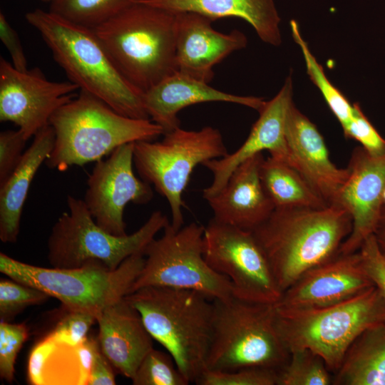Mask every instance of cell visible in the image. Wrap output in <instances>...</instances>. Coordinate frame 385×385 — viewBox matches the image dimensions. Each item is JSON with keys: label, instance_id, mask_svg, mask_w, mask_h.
<instances>
[{"label": "cell", "instance_id": "ac0fdd59", "mask_svg": "<svg viewBox=\"0 0 385 385\" xmlns=\"http://www.w3.org/2000/svg\"><path fill=\"white\" fill-rule=\"evenodd\" d=\"M177 72L209 83L213 68L234 51L245 48L246 36L235 29L221 33L213 21L191 11L175 13Z\"/></svg>", "mask_w": 385, "mask_h": 385}, {"label": "cell", "instance_id": "d6986e66", "mask_svg": "<svg viewBox=\"0 0 385 385\" xmlns=\"http://www.w3.org/2000/svg\"><path fill=\"white\" fill-rule=\"evenodd\" d=\"M286 139L289 150L287 163L328 204L334 203L349 176V169L339 168L332 162L317 126L294 103L287 115Z\"/></svg>", "mask_w": 385, "mask_h": 385}, {"label": "cell", "instance_id": "7a4b0ae2", "mask_svg": "<svg viewBox=\"0 0 385 385\" xmlns=\"http://www.w3.org/2000/svg\"><path fill=\"white\" fill-rule=\"evenodd\" d=\"M26 20L41 35L70 81L125 116L150 119L143 93L118 71L93 30L51 11L36 9Z\"/></svg>", "mask_w": 385, "mask_h": 385}, {"label": "cell", "instance_id": "e575fe53", "mask_svg": "<svg viewBox=\"0 0 385 385\" xmlns=\"http://www.w3.org/2000/svg\"><path fill=\"white\" fill-rule=\"evenodd\" d=\"M95 322H97L96 317L92 314L63 308V314L45 337L57 342L77 344L88 337Z\"/></svg>", "mask_w": 385, "mask_h": 385}, {"label": "cell", "instance_id": "d590c367", "mask_svg": "<svg viewBox=\"0 0 385 385\" xmlns=\"http://www.w3.org/2000/svg\"><path fill=\"white\" fill-rule=\"evenodd\" d=\"M353 115L349 123L342 128L346 138L358 141L372 155L385 154V139L378 133L363 113L358 103H353Z\"/></svg>", "mask_w": 385, "mask_h": 385}, {"label": "cell", "instance_id": "e0dca14e", "mask_svg": "<svg viewBox=\"0 0 385 385\" xmlns=\"http://www.w3.org/2000/svg\"><path fill=\"white\" fill-rule=\"evenodd\" d=\"M292 95V79L289 75L277 95L266 101L259 111V118L243 144L234 153L202 165L212 174V183L202 190L204 199L215 195L242 163L263 150H268L270 157L287 163L286 124L289 111L294 103Z\"/></svg>", "mask_w": 385, "mask_h": 385}, {"label": "cell", "instance_id": "f35d334b", "mask_svg": "<svg viewBox=\"0 0 385 385\" xmlns=\"http://www.w3.org/2000/svg\"><path fill=\"white\" fill-rule=\"evenodd\" d=\"M0 39L9 53L14 68L22 71L28 70L20 38L2 11L0 13Z\"/></svg>", "mask_w": 385, "mask_h": 385}, {"label": "cell", "instance_id": "60d3db41", "mask_svg": "<svg viewBox=\"0 0 385 385\" xmlns=\"http://www.w3.org/2000/svg\"><path fill=\"white\" fill-rule=\"evenodd\" d=\"M374 235L381 252L385 255V204L383 205L381 215Z\"/></svg>", "mask_w": 385, "mask_h": 385}, {"label": "cell", "instance_id": "f546056e", "mask_svg": "<svg viewBox=\"0 0 385 385\" xmlns=\"http://www.w3.org/2000/svg\"><path fill=\"white\" fill-rule=\"evenodd\" d=\"M332 381L323 359L309 349L290 351L288 361L278 371L277 385H329Z\"/></svg>", "mask_w": 385, "mask_h": 385}, {"label": "cell", "instance_id": "3957f363", "mask_svg": "<svg viewBox=\"0 0 385 385\" xmlns=\"http://www.w3.org/2000/svg\"><path fill=\"white\" fill-rule=\"evenodd\" d=\"M92 29L118 71L143 94L177 72L175 13L139 1Z\"/></svg>", "mask_w": 385, "mask_h": 385}, {"label": "cell", "instance_id": "4dcf8cb0", "mask_svg": "<svg viewBox=\"0 0 385 385\" xmlns=\"http://www.w3.org/2000/svg\"><path fill=\"white\" fill-rule=\"evenodd\" d=\"M133 385H188L173 358L153 348L143 359L133 378Z\"/></svg>", "mask_w": 385, "mask_h": 385}, {"label": "cell", "instance_id": "8d00e7d4", "mask_svg": "<svg viewBox=\"0 0 385 385\" xmlns=\"http://www.w3.org/2000/svg\"><path fill=\"white\" fill-rule=\"evenodd\" d=\"M27 140L18 130H6L0 133V186L9 179L20 163Z\"/></svg>", "mask_w": 385, "mask_h": 385}, {"label": "cell", "instance_id": "d4e9b609", "mask_svg": "<svg viewBox=\"0 0 385 385\" xmlns=\"http://www.w3.org/2000/svg\"><path fill=\"white\" fill-rule=\"evenodd\" d=\"M144 3L173 13L191 11L213 21L235 17L247 22L265 43L278 46L282 43L281 18L275 0H142Z\"/></svg>", "mask_w": 385, "mask_h": 385}, {"label": "cell", "instance_id": "5b68a950", "mask_svg": "<svg viewBox=\"0 0 385 385\" xmlns=\"http://www.w3.org/2000/svg\"><path fill=\"white\" fill-rule=\"evenodd\" d=\"M49 125L55 141L45 164L58 171L97 162L122 145L154 140L165 133L150 119L121 115L81 90L52 115Z\"/></svg>", "mask_w": 385, "mask_h": 385}, {"label": "cell", "instance_id": "d6a6232c", "mask_svg": "<svg viewBox=\"0 0 385 385\" xmlns=\"http://www.w3.org/2000/svg\"><path fill=\"white\" fill-rule=\"evenodd\" d=\"M278 370L262 366L232 371L205 369L195 384L198 385H277Z\"/></svg>", "mask_w": 385, "mask_h": 385}, {"label": "cell", "instance_id": "b9f144b4", "mask_svg": "<svg viewBox=\"0 0 385 385\" xmlns=\"http://www.w3.org/2000/svg\"><path fill=\"white\" fill-rule=\"evenodd\" d=\"M41 1H44V2H49L51 4L53 0H41Z\"/></svg>", "mask_w": 385, "mask_h": 385}, {"label": "cell", "instance_id": "ffe728a7", "mask_svg": "<svg viewBox=\"0 0 385 385\" xmlns=\"http://www.w3.org/2000/svg\"><path fill=\"white\" fill-rule=\"evenodd\" d=\"M262 153L242 163L226 184L207 198L213 220L242 230L253 231L274 210L260 175Z\"/></svg>", "mask_w": 385, "mask_h": 385}, {"label": "cell", "instance_id": "83f0119b", "mask_svg": "<svg viewBox=\"0 0 385 385\" xmlns=\"http://www.w3.org/2000/svg\"><path fill=\"white\" fill-rule=\"evenodd\" d=\"M142 0H53L51 12L75 24L94 29Z\"/></svg>", "mask_w": 385, "mask_h": 385}, {"label": "cell", "instance_id": "ab89813d", "mask_svg": "<svg viewBox=\"0 0 385 385\" xmlns=\"http://www.w3.org/2000/svg\"><path fill=\"white\" fill-rule=\"evenodd\" d=\"M114 368L99 347L95 352L89 373L88 385H114Z\"/></svg>", "mask_w": 385, "mask_h": 385}, {"label": "cell", "instance_id": "4316f807", "mask_svg": "<svg viewBox=\"0 0 385 385\" xmlns=\"http://www.w3.org/2000/svg\"><path fill=\"white\" fill-rule=\"evenodd\" d=\"M263 188L275 209L324 207L328 204L288 163L269 157L260 170Z\"/></svg>", "mask_w": 385, "mask_h": 385}, {"label": "cell", "instance_id": "1f68e13d", "mask_svg": "<svg viewBox=\"0 0 385 385\" xmlns=\"http://www.w3.org/2000/svg\"><path fill=\"white\" fill-rule=\"evenodd\" d=\"M46 292L9 277L0 280V319L11 322L29 306L46 302Z\"/></svg>", "mask_w": 385, "mask_h": 385}, {"label": "cell", "instance_id": "4fadbf2b", "mask_svg": "<svg viewBox=\"0 0 385 385\" xmlns=\"http://www.w3.org/2000/svg\"><path fill=\"white\" fill-rule=\"evenodd\" d=\"M78 89L70 81H49L38 68L19 71L0 58V120L15 124L27 140L49 125Z\"/></svg>", "mask_w": 385, "mask_h": 385}, {"label": "cell", "instance_id": "7c38bea8", "mask_svg": "<svg viewBox=\"0 0 385 385\" xmlns=\"http://www.w3.org/2000/svg\"><path fill=\"white\" fill-rule=\"evenodd\" d=\"M203 255L213 270L229 279L233 297L266 304L280 299L282 292L252 231L212 219L205 227Z\"/></svg>", "mask_w": 385, "mask_h": 385}, {"label": "cell", "instance_id": "8992f818", "mask_svg": "<svg viewBox=\"0 0 385 385\" xmlns=\"http://www.w3.org/2000/svg\"><path fill=\"white\" fill-rule=\"evenodd\" d=\"M276 309L277 332L289 352L309 349L333 374L354 341L366 329L385 322V297L375 285L326 307Z\"/></svg>", "mask_w": 385, "mask_h": 385}, {"label": "cell", "instance_id": "484cf974", "mask_svg": "<svg viewBox=\"0 0 385 385\" xmlns=\"http://www.w3.org/2000/svg\"><path fill=\"white\" fill-rule=\"evenodd\" d=\"M334 374V385H385V322L354 341Z\"/></svg>", "mask_w": 385, "mask_h": 385}, {"label": "cell", "instance_id": "7402d4cb", "mask_svg": "<svg viewBox=\"0 0 385 385\" xmlns=\"http://www.w3.org/2000/svg\"><path fill=\"white\" fill-rule=\"evenodd\" d=\"M96 320L101 351L117 372L131 379L153 348V339L139 312L124 297L106 307Z\"/></svg>", "mask_w": 385, "mask_h": 385}, {"label": "cell", "instance_id": "30bf717a", "mask_svg": "<svg viewBox=\"0 0 385 385\" xmlns=\"http://www.w3.org/2000/svg\"><path fill=\"white\" fill-rule=\"evenodd\" d=\"M228 154L221 133L205 126L198 130L178 127L163 135L160 141L134 143L133 163L141 178L167 200L171 211V225H183V193L200 164Z\"/></svg>", "mask_w": 385, "mask_h": 385}, {"label": "cell", "instance_id": "5bb4252c", "mask_svg": "<svg viewBox=\"0 0 385 385\" xmlns=\"http://www.w3.org/2000/svg\"><path fill=\"white\" fill-rule=\"evenodd\" d=\"M133 150L134 143L124 144L96 162L83 200L96 222L118 236L127 235L125 206L147 204L153 197L150 184L135 175Z\"/></svg>", "mask_w": 385, "mask_h": 385}, {"label": "cell", "instance_id": "f1b7e54d", "mask_svg": "<svg viewBox=\"0 0 385 385\" xmlns=\"http://www.w3.org/2000/svg\"><path fill=\"white\" fill-rule=\"evenodd\" d=\"M290 28L294 41L302 52L307 73L312 83L322 93L329 109L340 123L342 127L346 125L353 115L354 106L326 76L322 66L312 53L307 43L302 38L298 23L292 19Z\"/></svg>", "mask_w": 385, "mask_h": 385}, {"label": "cell", "instance_id": "6da1fadb", "mask_svg": "<svg viewBox=\"0 0 385 385\" xmlns=\"http://www.w3.org/2000/svg\"><path fill=\"white\" fill-rule=\"evenodd\" d=\"M351 227L349 213L329 204L274 209L252 232L283 292L306 271L337 255Z\"/></svg>", "mask_w": 385, "mask_h": 385}, {"label": "cell", "instance_id": "836d02e7", "mask_svg": "<svg viewBox=\"0 0 385 385\" xmlns=\"http://www.w3.org/2000/svg\"><path fill=\"white\" fill-rule=\"evenodd\" d=\"M29 337L24 324L0 322V376L8 383L14 379L16 356Z\"/></svg>", "mask_w": 385, "mask_h": 385}, {"label": "cell", "instance_id": "44dd1931", "mask_svg": "<svg viewBox=\"0 0 385 385\" xmlns=\"http://www.w3.org/2000/svg\"><path fill=\"white\" fill-rule=\"evenodd\" d=\"M149 118L164 133L180 127L178 113L192 105L206 102H225L245 106L258 112L265 101L255 96H243L217 90L209 83L175 72L143 94Z\"/></svg>", "mask_w": 385, "mask_h": 385}, {"label": "cell", "instance_id": "9c48e42d", "mask_svg": "<svg viewBox=\"0 0 385 385\" xmlns=\"http://www.w3.org/2000/svg\"><path fill=\"white\" fill-rule=\"evenodd\" d=\"M145 263L135 254L115 270L97 262L79 268H47L29 265L0 253V272L59 300L63 308L97 317L108 305L129 294Z\"/></svg>", "mask_w": 385, "mask_h": 385}, {"label": "cell", "instance_id": "cb8c5ba5", "mask_svg": "<svg viewBox=\"0 0 385 385\" xmlns=\"http://www.w3.org/2000/svg\"><path fill=\"white\" fill-rule=\"evenodd\" d=\"M55 134L48 125L34 136L31 145L6 183L0 186V240L16 242L20 231L24 205L32 180L43 163L50 155Z\"/></svg>", "mask_w": 385, "mask_h": 385}, {"label": "cell", "instance_id": "277c9868", "mask_svg": "<svg viewBox=\"0 0 385 385\" xmlns=\"http://www.w3.org/2000/svg\"><path fill=\"white\" fill-rule=\"evenodd\" d=\"M125 299L139 312L153 339L173 358L190 383L206 369L211 344L213 300L192 289L141 287Z\"/></svg>", "mask_w": 385, "mask_h": 385}, {"label": "cell", "instance_id": "8fae6325", "mask_svg": "<svg viewBox=\"0 0 385 385\" xmlns=\"http://www.w3.org/2000/svg\"><path fill=\"white\" fill-rule=\"evenodd\" d=\"M205 227L195 222L175 230L168 222L163 235L145 250V263L130 292L148 286L199 292L212 300L233 297L229 279L213 270L203 255Z\"/></svg>", "mask_w": 385, "mask_h": 385}, {"label": "cell", "instance_id": "52a82bcc", "mask_svg": "<svg viewBox=\"0 0 385 385\" xmlns=\"http://www.w3.org/2000/svg\"><path fill=\"white\" fill-rule=\"evenodd\" d=\"M206 369L232 371L262 366L279 370L289 352L277 329L275 304L232 297L215 299Z\"/></svg>", "mask_w": 385, "mask_h": 385}, {"label": "cell", "instance_id": "9a60e30c", "mask_svg": "<svg viewBox=\"0 0 385 385\" xmlns=\"http://www.w3.org/2000/svg\"><path fill=\"white\" fill-rule=\"evenodd\" d=\"M374 286L359 251L337 254L303 273L282 292L277 309L306 310L349 299Z\"/></svg>", "mask_w": 385, "mask_h": 385}, {"label": "cell", "instance_id": "603a6c76", "mask_svg": "<svg viewBox=\"0 0 385 385\" xmlns=\"http://www.w3.org/2000/svg\"><path fill=\"white\" fill-rule=\"evenodd\" d=\"M99 347L95 336L88 335L77 344L44 336L29 355L27 382L31 385H88L93 356Z\"/></svg>", "mask_w": 385, "mask_h": 385}, {"label": "cell", "instance_id": "74e56055", "mask_svg": "<svg viewBox=\"0 0 385 385\" xmlns=\"http://www.w3.org/2000/svg\"><path fill=\"white\" fill-rule=\"evenodd\" d=\"M359 251L368 276L385 297V255L374 234L364 240Z\"/></svg>", "mask_w": 385, "mask_h": 385}, {"label": "cell", "instance_id": "ba28073f", "mask_svg": "<svg viewBox=\"0 0 385 385\" xmlns=\"http://www.w3.org/2000/svg\"><path fill=\"white\" fill-rule=\"evenodd\" d=\"M66 202L68 211L55 222L47 241V258L55 268H79L97 262L115 270L129 257L144 254L169 222L165 215L156 210L133 233L118 236L96 222L83 200L68 195Z\"/></svg>", "mask_w": 385, "mask_h": 385}, {"label": "cell", "instance_id": "2e32d148", "mask_svg": "<svg viewBox=\"0 0 385 385\" xmlns=\"http://www.w3.org/2000/svg\"><path fill=\"white\" fill-rule=\"evenodd\" d=\"M347 168L349 176L332 204L340 205L349 213L352 227L338 254L359 251L375 231L384 205L385 154L372 155L358 146L351 153Z\"/></svg>", "mask_w": 385, "mask_h": 385}]
</instances>
